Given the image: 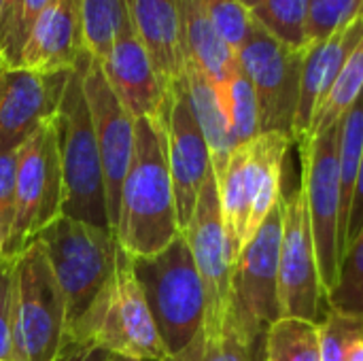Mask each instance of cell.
<instances>
[{
  "label": "cell",
  "instance_id": "cell-1",
  "mask_svg": "<svg viewBox=\"0 0 363 361\" xmlns=\"http://www.w3.org/2000/svg\"><path fill=\"white\" fill-rule=\"evenodd\" d=\"M113 234L130 257L155 255L181 234L162 117L136 119L134 153Z\"/></svg>",
  "mask_w": 363,
  "mask_h": 361
},
{
  "label": "cell",
  "instance_id": "cell-2",
  "mask_svg": "<svg viewBox=\"0 0 363 361\" xmlns=\"http://www.w3.org/2000/svg\"><path fill=\"white\" fill-rule=\"evenodd\" d=\"M85 60L70 72L60 109L53 117L62 168V215L113 232L102 162L83 89Z\"/></svg>",
  "mask_w": 363,
  "mask_h": 361
},
{
  "label": "cell",
  "instance_id": "cell-3",
  "mask_svg": "<svg viewBox=\"0 0 363 361\" xmlns=\"http://www.w3.org/2000/svg\"><path fill=\"white\" fill-rule=\"evenodd\" d=\"M132 266L162 343L177 355L204 326V287L183 232L160 253L132 257Z\"/></svg>",
  "mask_w": 363,
  "mask_h": 361
},
{
  "label": "cell",
  "instance_id": "cell-4",
  "mask_svg": "<svg viewBox=\"0 0 363 361\" xmlns=\"http://www.w3.org/2000/svg\"><path fill=\"white\" fill-rule=\"evenodd\" d=\"M66 336L94 343L115 355L147 361L170 360L136 281L132 257L121 247H117L115 272L108 285L102 289L89 313L70 328Z\"/></svg>",
  "mask_w": 363,
  "mask_h": 361
},
{
  "label": "cell",
  "instance_id": "cell-5",
  "mask_svg": "<svg viewBox=\"0 0 363 361\" xmlns=\"http://www.w3.org/2000/svg\"><path fill=\"white\" fill-rule=\"evenodd\" d=\"M36 240L43 245L64 296L68 332L108 285L117 262V238L111 230L60 215L38 232Z\"/></svg>",
  "mask_w": 363,
  "mask_h": 361
},
{
  "label": "cell",
  "instance_id": "cell-6",
  "mask_svg": "<svg viewBox=\"0 0 363 361\" xmlns=\"http://www.w3.org/2000/svg\"><path fill=\"white\" fill-rule=\"evenodd\" d=\"M66 340V304L43 245L34 238L13 266L11 357L55 361Z\"/></svg>",
  "mask_w": 363,
  "mask_h": 361
},
{
  "label": "cell",
  "instance_id": "cell-7",
  "mask_svg": "<svg viewBox=\"0 0 363 361\" xmlns=\"http://www.w3.org/2000/svg\"><path fill=\"white\" fill-rule=\"evenodd\" d=\"M283 200V198H281ZM283 232L281 202L264 219L257 232L240 249L230 291V311L225 323L255 349L264 351V336L268 328L281 319L279 304V249Z\"/></svg>",
  "mask_w": 363,
  "mask_h": 361
},
{
  "label": "cell",
  "instance_id": "cell-8",
  "mask_svg": "<svg viewBox=\"0 0 363 361\" xmlns=\"http://www.w3.org/2000/svg\"><path fill=\"white\" fill-rule=\"evenodd\" d=\"M340 121L296 145L300 153V187L313 230L321 287L328 298L340 266Z\"/></svg>",
  "mask_w": 363,
  "mask_h": 361
},
{
  "label": "cell",
  "instance_id": "cell-9",
  "mask_svg": "<svg viewBox=\"0 0 363 361\" xmlns=\"http://www.w3.org/2000/svg\"><path fill=\"white\" fill-rule=\"evenodd\" d=\"M62 215V168L53 119L17 149L15 217L2 257H17Z\"/></svg>",
  "mask_w": 363,
  "mask_h": 361
},
{
  "label": "cell",
  "instance_id": "cell-10",
  "mask_svg": "<svg viewBox=\"0 0 363 361\" xmlns=\"http://www.w3.org/2000/svg\"><path fill=\"white\" fill-rule=\"evenodd\" d=\"M236 60L253 85L262 134H285L291 138L300 100L304 47L279 40L255 21L251 36L236 51Z\"/></svg>",
  "mask_w": 363,
  "mask_h": 361
},
{
  "label": "cell",
  "instance_id": "cell-11",
  "mask_svg": "<svg viewBox=\"0 0 363 361\" xmlns=\"http://www.w3.org/2000/svg\"><path fill=\"white\" fill-rule=\"evenodd\" d=\"M183 236L191 249L202 287H204V326L202 332L219 336L225 328L230 311L234 251L223 226L217 179L211 174L200 191L194 215L183 230Z\"/></svg>",
  "mask_w": 363,
  "mask_h": 361
},
{
  "label": "cell",
  "instance_id": "cell-12",
  "mask_svg": "<svg viewBox=\"0 0 363 361\" xmlns=\"http://www.w3.org/2000/svg\"><path fill=\"white\" fill-rule=\"evenodd\" d=\"M283 232L279 249V304L281 317L319 321L325 294L317 264L313 230L306 213L304 191L298 183L283 194Z\"/></svg>",
  "mask_w": 363,
  "mask_h": 361
},
{
  "label": "cell",
  "instance_id": "cell-13",
  "mask_svg": "<svg viewBox=\"0 0 363 361\" xmlns=\"http://www.w3.org/2000/svg\"><path fill=\"white\" fill-rule=\"evenodd\" d=\"M83 89L91 113L96 145L102 162V174L106 185L108 219L115 232L119 217V200L123 179L128 174L134 143H136V119L121 104L113 87L108 85L98 60L87 55L83 64Z\"/></svg>",
  "mask_w": 363,
  "mask_h": 361
},
{
  "label": "cell",
  "instance_id": "cell-14",
  "mask_svg": "<svg viewBox=\"0 0 363 361\" xmlns=\"http://www.w3.org/2000/svg\"><path fill=\"white\" fill-rule=\"evenodd\" d=\"M162 119L168 140V164L177 200V217L183 232L194 215L206 179L213 174L211 151L194 117L183 79L168 87Z\"/></svg>",
  "mask_w": 363,
  "mask_h": 361
},
{
  "label": "cell",
  "instance_id": "cell-15",
  "mask_svg": "<svg viewBox=\"0 0 363 361\" xmlns=\"http://www.w3.org/2000/svg\"><path fill=\"white\" fill-rule=\"evenodd\" d=\"M70 72L28 68H4L0 72V155L17 151L55 117Z\"/></svg>",
  "mask_w": 363,
  "mask_h": 361
},
{
  "label": "cell",
  "instance_id": "cell-16",
  "mask_svg": "<svg viewBox=\"0 0 363 361\" xmlns=\"http://www.w3.org/2000/svg\"><path fill=\"white\" fill-rule=\"evenodd\" d=\"M363 38V9L334 30L330 36L308 43L304 47L302 60V74H300V100L294 121L291 140L294 145L304 143L311 136L313 119L325 100L328 91L332 89L338 72L342 70L345 62L353 53V49Z\"/></svg>",
  "mask_w": 363,
  "mask_h": 361
},
{
  "label": "cell",
  "instance_id": "cell-17",
  "mask_svg": "<svg viewBox=\"0 0 363 361\" xmlns=\"http://www.w3.org/2000/svg\"><path fill=\"white\" fill-rule=\"evenodd\" d=\"M100 66L108 85L134 119L162 117L168 89L162 83L147 47L136 34L134 23L115 38Z\"/></svg>",
  "mask_w": 363,
  "mask_h": 361
},
{
  "label": "cell",
  "instance_id": "cell-18",
  "mask_svg": "<svg viewBox=\"0 0 363 361\" xmlns=\"http://www.w3.org/2000/svg\"><path fill=\"white\" fill-rule=\"evenodd\" d=\"M87 55L81 0H53L28 34L19 68L38 72L74 70Z\"/></svg>",
  "mask_w": 363,
  "mask_h": 361
},
{
  "label": "cell",
  "instance_id": "cell-19",
  "mask_svg": "<svg viewBox=\"0 0 363 361\" xmlns=\"http://www.w3.org/2000/svg\"><path fill=\"white\" fill-rule=\"evenodd\" d=\"M128 11L166 89L179 83L185 72L179 0H128Z\"/></svg>",
  "mask_w": 363,
  "mask_h": 361
},
{
  "label": "cell",
  "instance_id": "cell-20",
  "mask_svg": "<svg viewBox=\"0 0 363 361\" xmlns=\"http://www.w3.org/2000/svg\"><path fill=\"white\" fill-rule=\"evenodd\" d=\"M179 23L185 60L194 62L217 87L238 68L236 51L223 40L200 0H179Z\"/></svg>",
  "mask_w": 363,
  "mask_h": 361
},
{
  "label": "cell",
  "instance_id": "cell-21",
  "mask_svg": "<svg viewBox=\"0 0 363 361\" xmlns=\"http://www.w3.org/2000/svg\"><path fill=\"white\" fill-rule=\"evenodd\" d=\"M183 83L187 89V98L194 111V117L204 134V140L211 151V162H213V172L219 177L223 168L228 166V160L232 151L236 149L232 143L228 117L219 98L217 85L189 60H185V72H183Z\"/></svg>",
  "mask_w": 363,
  "mask_h": 361
},
{
  "label": "cell",
  "instance_id": "cell-22",
  "mask_svg": "<svg viewBox=\"0 0 363 361\" xmlns=\"http://www.w3.org/2000/svg\"><path fill=\"white\" fill-rule=\"evenodd\" d=\"M215 174V172H213ZM217 179V191H219V206L223 226L234 251V257H238L240 249L247 240V226L251 217L253 206V155H251V143L240 145L232 151L228 166Z\"/></svg>",
  "mask_w": 363,
  "mask_h": 361
},
{
  "label": "cell",
  "instance_id": "cell-23",
  "mask_svg": "<svg viewBox=\"0 0 363 361\" xmlns=\"http://www.w3.org/2000/svg\"><path fill=\"white\" fill-rule=\"evenodd\" d=\"M262 361H321L319 321L281 317L264 336Z\"/></svg>",
  "mask_w": 363,
  "mask_h": 361
},
{
  "label": "cell",
  "instance_id": "cell-24",
  "mask_svg": "<svg viewBox=\"0 0 363 361\" xmlns=\"http://www.w3.org/2000/svg\"><path fill=\"white\" fill-rule=\"evenodd\" d=\"M363 151V91L355 98V102L340 117L338 132V170H340V251L345 226L351 209L353 187L357 179V168Z\"/></svg>",
  "mask_w": 363,
  "mask_h": 361
},
{
  "label": "cell",
  "instance_id": "cell-25",
  "mask_svg": "<svg viewBox=\"0 0 363 361\" xmlns=\"http://www.w3.org/2000/svg\"><path fill=\"white\" fill-rule=\"evenodd\" d=\"M87 53L102 62L115 38L132 23L128 0H81Z\"/></svg>",
  "mask_w": 363,
  "mask_h": 361
},
{
  "label": "cell",
  "instance_id": "cell-26",
  "mask_svg": "<svg viewBox=\"0 0 363 361\" xmlns=\"http://www.w3.org/2000/svg\"><path fill=\"white\" fill-rule=\"evenodd\" d=\"M217 89H219V98H221V104H223V111L228 117L234 147L255 140L262 134L259 109H257V98H255L253 85L247 79V74L240 70V66L234 70V74L228 79V83Z\"/></svg>",
  "mask_w": 363,
  "mask_h": 361
},
{
  "label": "cell",
  "instance_id": "cell-27",
  "mask_svg": "<svg viewBox=\"0 0 363 361\" xmlns=\"http://www.w3.org/2000/svg\"><path fill=\"white\" fill-rule=\"evenodd\" d=\"M363 91V38L359 45L353 49V53L349 55V60L345 62L342 70L338 72L332 89L328 91L325 100L321 102L315 119H313V128H311V136L328 130L332 126H336L340 121V117L347 113V109L355 102V98ZM308 136V138H311Z\"/></svg>",
  "mask_w": 363,
  "mask_h": 361
},
{
  "label": "cell",
  "instance_id": "cell-28",
  "mask_svg": "<svg viewBox=\"0 0 363 361\" xmlns=\"http://www.w3.org/2000/svg\"><path fill=\"white\" fill-rule=\"evenodd\" d=\"M325 304L328 309L363 317V228L342 251L338 277Z\"/></svg>",
  "mask_w": 363,
  "mask_h": 361
},
{
  "label": "cell",
  "instance_id": "cell-29",
  "mask_svg": "<svg viewBox=\"0 0 363 361\" xmlns=\"http://www.w3.org/2000/svg\"><path fill=\"white\" fill-rule=\"evenodd\" d=\"M251 15L279 40L291 47H306L308 0H264Z\"/></svg>",
  "mask_w": 363,
  "mask_h": 361
},
{
  "label": "cell",
  "instance_id": "cell-30",
  "mask_svg": "<svg viewBox=\"0 0 363 361\" xmlns=\"http://www.w3.org/2000/svg\"><path fill=\"white\" fill-rule=\"evenodd\" d=\"M168 361H262V355L251 349L238 332L225 323L219 336H208L200 330V334L177 355H170Z\"/></svg>",
  "mask_w": 363,
  "mask_h": 361
},
{
  "label": "cell",
  "instance_id": "cell-31",
  "mask_svg": "<svg viewBox=\"0 0 363 361\" xmlns=\"http://www.w3.org/2000/svg\"><path fill=\"white\" fill-rule=\"evenodd\" d=\"M321 361H349L351 351L363 343V317L328 309L319 319Z\"/></svg>",
  "mask_w": 363,
  "mask_h": 361
},
{
  "label": "cell",
  "instance_id": "cell-32",
  "mask_svg": "<svg viewBox=\"0 0 363 361\" xmlns=\"http://www.w3.org/2000/svg\"><path fill=\"white\" fill-rule=\"evenodd\" d=\"M204 11L208 13L211 21L223 36V40L238 51L245 40L251 36V30L255 26V19L251 11L240 4L238 0H200Z\"/></svg>",
  "mask_w": 363,
  "mask_h": 361
},
{
  "label": "cell",
  "instance_id": "cell-33",
  "mask_svg": "<svg viewBox=\"0 0 363 361\" xmlns=\"http://www.w3.org/2000/svg\"><path fill=\"white\" fill-rule=\"evenodd\" d=\"M363 9V0H308L306 45L330 36Z\"/></svg>",
  "mask_w": 363,
  "mask_h": 361
},
{
  "label": "cell",
  "instance_id": "cell-34",
  "mask_svg": "<svg viewBox=\"0 0 363 361\" xmlns=\"http://www.w3.org/2000/svg\"><path fill=\"white\" fill-rule=\"evenodd\" d=\"M26 0H0V55L6 68H19L23 49Z\"/></svg>",
  "mask_w": 363,
  "mask_h": 361
},
{
  "label": "cell",
  "instance_id": "cell-35",
  "mask_svg": "<svg viewBox=\"0 0 363 361\" xmlns=\"http://www.w3.org/2000/svg\"><path fill=\"white\" fill-rule=\"evenodd\" d=\"M15 177H17V151L0 155V230L4 243L9 238L15 217Z\"/></svg>",
  "mask_w": 363,
  "mask_h": 361
},
{
  "label": "cell",
  "instance_id": "cell-36",
  "mask_svg": "<svg viewBox=\"0 0 363 361\" xmlns=\"http://www.w3.org/2000/svg\"><path fill=\"white\" fill-rule=\"evenodd\" d=\"M15 257H0V360L11 357V298Z\"/></svg>",
  "mask_w": 363,
  "mask_h": 361
},
{
  "label": "cell",
  "instance_id": "cell-37",
  "mask_svg": "<svg viewBox=\"0 0 363 361\" xmlns=\"http://www.w3.org/2000/svg\"><path fill=\"white\" fill-rule=\"evenodd\" d=\"M111 360V353L94 343H87V340H79V338H72V336H66L60 353L55 361H108Z\"/></svg>",
  "mask_w": 363,
  "mask_h": 361
},
{
  "label": "cell",
  "instance_id": "cell-38",
  "mask_svg": "<svg viewBox=\"0 0 363 361\" xmlns=\"http://www.w3.org/2000/svg\"><path fill=\"white\" fill-rule=\"evenodd\" d=\"M363 228V151L362 160H359V168H357V179H355V187H353V198H351V209H349V217H347V226H345V236H342V251L345 247L357 236V232ZM340 251V257H342Z\"/></svg>",
  "mask_w": 363,
  "mask_h": 361
},
{
  "label": "cell",
  "instance_id": "cell-39",
  "mask_svg": "<svg viewBox=\"0 0 363 361\" xmlns=\"http://www.w3.org/2000/svg\"><path fill=\"white\" fill-rule=\"evenodd\" d=\"M53 0H26V6H23V40H28V34L32 32L34 23L38 21V17L47 11V6Z\"/></svg>",
  "mask_w": 363,
  "mask_h": 361
},
{
  "label": "cell",
  "instance_id": "cell-40",
  "mask_svg": "<svg viewBox=\"0 0 363 361\" xmlns=\"http://www.w3.org/2000/svg\"><path fill=\"white\" fill-rule=\"evenodd\" d=\"M349 361H363V343H359V345L351 351Z\"/></svg>",
  "mask_w": 363,
  "mask_h": 361
},
{
  "label": "cell",
  "instance_id": "cell-41",
  "mask_svg": "<svg viewBox=\"0 0 363 361\" xmlns=\"http://www.w3.org/2000/svg\"><path fill=\"white\" fill-rule=\"evenodd\" d=\"M238 2H240V4H245V6H247L249 11H253V9H255L257 4H262L264 0H238Z\"/></svg>",
  "mask_w": 363,
  "mask_h": 361
},
{
  "label": "cell",
  "instance_id": "cell-42",
  "mask_svg": "<svg viewBox=\"0 0 363 361\" xmlns=\"http://www.w3.org/2000/svg\"><path fill=\"white\" fill-rule=\"evenodd\" d=\"M108 361H147V360H136V357H128V355H115V353H111V360Z\"/></svg>",
  "mask_w": 363,
  "mask_h": 361
},
{
  "label": "cell",
  "instance_id": "cell-43",
  "mask_svg": "<svg viewBox=\"0 0 363 361\" xmlns=\"http://www.w3.org/2000/svg\"><path fill=\"white\" fill-rule=\"evenodd\" d=\"M2 251H4V236H2V230H0V257H2Z\"/></svg>",
  "mask_w": 363,
  "mask_h": 361
},
{
  "label": "cell",
  "instance_id": "cell-44",
  "mask_svg": "<svg viewBox=\"0 0 363 361\" xmlns=\"http://www.w3.org/2000/svg\"><path fill=\"white\" fill-rule=\"evenodd\" d=\"M0 361H15L13 357H4V360H0Z\"/></svg>",
  "mask_w": 363,
  "mask_h": 361
},
{
  "label": "cell",
  "instance_id": "cell-45",
  "mask_svg": "<svg viewBox=\"0 0 363 361\" xmlns=\"http://www.w3.org/2000/svg\"><path fill=\"white\" fill-rule=\"evenodd\" d=\"M0 66H4V62H2V55H0Z\"/></svg>",
  "mask_w": 363,
  "mask_h": 361
},
{
  "label": "cell",
  "instance_id": "cell-46",
  "mask_svg": "<svg viewBox=\"0 0 363 361\" xmlns=\"http://www.w3.org/2000/svg\"><path fill=\"white\" fill-rule=\"evenodd\" d=\"M4 68H6V66H0V72H2V70H4Z\"/></svg>",
  "mask_w": 363,
  "mask_h": 361
}]
</instances>
